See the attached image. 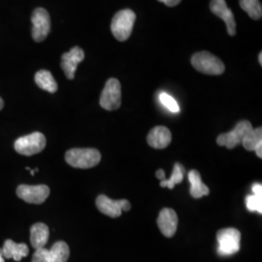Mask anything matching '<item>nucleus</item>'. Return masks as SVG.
<instances>
[{"label": "nucleus", "mask_w": 262, "mask_h": 262, "mask_svg": "<svg viewBox=\"0 0 262 262\" xmlns=\"http://www.w3.org/2000/svg\"><path fill=\"white\" fill-rule=\"evenodd\" d=\"M66 160L75 168H92L100 162L101 154L94 148H74L66 151Z\"/></svg>", "instance_id": "f257e3e1"}, {"label": "nucleus", "mask_w": 262, "mask_h": 262, "mask_svg": "<svg viewBox=\"0 0 262 262\" xmlns=\"http://www.w3.org/2000/svg\"><path fill=\"white\" fill-rule=\"evenodd\" d=\"M191 64L197 71L207 75H221L225 72L224 62L209 52H199L191 57Z\"/></svg>", "instance_id": "f03ea898"}, {"label": "nucleus", "mask_w": 262, "mask_h": 262, "mask_svg": "<svg viewBox=\"0 0 262 262\" xmlns=\"http://www.w3.org/2000/svg\"><path fill=\"white\" fill-rule=\"evenodd\" d=\"M135 19L136 15L132 10L124 9L118 12L111 23L113 35L119 41L127 40L130 37Z\"/></svg>", "instance_id": "7ed1b4c3"}, {"label": "nucleus", "mask_w": 262, "mask_h": 262, "mask_svg": "<svg viewBox=\"0 0 262 262\" xmlns=\"http://www.w3.org/2000/svg\"><path fill=\"white\" fill-rule=\"evenodd\" d=\"M46 137L41 132H33L26 136L19 137L15 141L14 148L23 156L30 157L41 152L46 147Z\"/></svg>", "instance_id": "20e7f679"}, {"label": "nucleus", "mask_w": 262, "mask_h": 262, "mask_svg": "<svg viewBox=\"0 0 262 262\" xmlns=\"http://www.w3.org/2000/svg\"><path fill=\"white\" fill-rule=\"evenodd\" d=\"M216 239L219 243L217 252L223 255H232L238 253L240 250L241 233L236 228H225L221 229L216 233Z\"/></svg>", "instance_id": "39448f33"}, {"label": "nucleus", "mask_w": 262, "mask_h": 262, "mask_svg": "<svg viewBox=\"0 0 262 262\" xmlns=\"http://www.w3.org/2000/svg\"><path fill=\"white\" fill-rule=\"evenodd\" d=\"M122 88L119 80L111 78L104 86L100 96V106L107 111H114L121 107Z\"/></svg>", "instance_id": "423d86ee"}, {"label": "nucleus", "mask_w": 262, "mask_h": 262, "mask_svg": "<svg viewBox=\"0 0 262 262\" xmlns=\"http://www.w3.org/2000/svg\"><path fill=\"white\" fill-rule=\"evenodd\" d=\"M253 129V125L249 121H241L236 124L232 130L219 135L216 143L219 146H225L227 149H233L241 144L244 137Z\"/></svg>", "instance_id": "0eeeda50"}, {"label": "nucleus", "mask_w": 262, "mask_h": 262, "mask_svg": "<svg viewBox=\"0 0 262 262\" xmlns=\"http://www.w3.org/2000/svg\"><path fill=\"white\" fill-rule=\"evenodd\" d=\"M31 23L33 40L36 42L44 41L51 30V18L47 10L44 8L34 10L31 16Z\"/></svg>", "instance_id": "6e6552de"}, {"label": "nucleus", "mask_w": 262, "mask_h": 262, "mask_svg": "<svg viewBox=\"0 0 262 262\" xmlns=\"http://www.w3.org/2000/svg\"><path fill=\"white\" fill-rule=\"evenodd\" d=\"M95 204L97 209L104 215L118 217L122 215V211H129L131 209L130 202L126 199L114 200L104 194H101L96 198Z\"/></svg>", "instance_id": "1a4fd4ad"}, {"label": "nucleus", "mask_w": 262, "mask_h": 262, "mask_svg": "<svg viewBox=\"0 0 262 262\" xmlns=\"http://www.w3.org/2000/svg\"><path fill=\"white\" fill-rule=\"evenodd\" d=\"M17 195L30 204H42L50 195V188L45 185H19L17 188Z\"/></svg>", "instance_id": "9d476101"}, {"label": "nucleus", "mask_w": 262, "mask_h": 262, "mask_svg": "<svg viewBox=\"0 0 262 262\" xmlns=\"http://www.w3.org/2000/svg\"><path fill=\"white\" fill-rule=\"evenodd\" d=\"M84 52L78 46L72 48L69 52L64 53L61 56V68L67 79L73 80L75 77L77 66L84 60Z\"/></svg>", "instance_id": "9b49d317"}, {"label": "nucleus", "mask_w": 262, "mask_h": 262, "mask_svg": "<svg viewBox=\"0 0 262 262\" xmlns=\"http://www.w3.org/2000/svg\"><path fill=\"white\" fill-rule=\"evenodd\" d=\"M210 10L216 17L225 21L228 34L234 36L236 34V21L233 13L227 7L225 0H211Z\"/></svg>", "instance_id": "f8f14e48"}, {"label": "nucleus", "mask_w": 262, "mask_h": 262, "mask_svg": "<svg viewBox=\"0 0 262 262\" xmlns=\"http://www.w3.org/2000/svg\"><path fill=\"white\" fill-rule=\"evenodd\" d=\"M158 226L165 237H173L178 227V215L172 209L164 208L160 211L158 217Z\"/></svg>", "instance_id": "ddd939ff"}, {"label": "nucleus", "mask_w": 262, "mask_h": 262, "mask_svg": "<svg viewBox=\"0 0 262 262\" xmlns=\"http://www.w3.org/2000/svg\"><path fill=\"white\" fill-rule=\"evenodd\" d=\"M172 141V134L165 126H156L149 132L147 142L154 149H165Z\"/></svg>", "instance_id": "4468645a"}, {"label": "nucleus", "mask_w": 262, "mask_h": 262, "mask_svg": "<svg viewBox=\"0 0 262 262\" xmlns=\"http://www.w3.org/2000/svg\"><path fill=\"white\" fill-rule=\"evenodd\" d=\"M1 252L4 258H13L16 261H20L24 257L28 256L29 253V249L28 245L26 244H18L14 242L13 240H6L1 249Z\"/></svg>", "instance_id": "2eb2a0df"}, {"label": "nucleus", "mask_w": 262, "mask_h": 262, "mask_svg": "<svg viewBox=\"0 0 262 262\" xmlns=\"http://www.w3.org/2000/svg\"><path fill=\"white\" fill-rule=\"evenodd\" d=\"M50 231L49 227L43 223H37L30 228V242L31 246L35 249H42L46 246L49 240Z\"/></svg>", "instance_id": "dca6fc26"}, {"label": "nucleus", "mask_w": 262, "mask_h": 262, "mask_svg": "<svg viewBox=\"0 0 262 262\" xmlns=\"http://www.w3.org/2000/svg\"><path fill=\"white\" fill-rule=\"evenodd\" d=\"M188 181L190 183V195L193 198H201V197L209 195L210 189L206 185L202 182L201 176L197 170H190L188 172Z\"/></svg>", "instance_id": "f3484780"}, {"label": "nucleus", "mask_w": 262, "mask_h": 262, "mask_svg": "<svg viewBox=\"0 0 262 262\" xmlns=\"http://www.w3.org/2000/svg\"><path fill=\"white\" fill-rule=\"evenodd\" d=\"M244 148L247 150H254L256 156L262 158V128L257 127L253 128L249 132L242 141Z\"/></svg>", "instance_id": "a211bd4d"}, {"label": "nucleus", "mask_w": 262, "mask_h": 262, "mask_svg": "<svg viewBox=\"0 0 262 262\" xmlns=\"http://www.w3.org/2000/svg\"><path fill=\"white\" fill-rule=\"evenodd\" d=\"M34 80L40 89L46 91L48 93L55 94L58 89L55 78L48 70H39L35 74Z\"/></svg>", "instance_id": "6ab92c4d"}, {"label": "nucleus", "mask_w": 262, "mask_h": 262, "mask_svg": "<svg viewBox=\"0 0 262 262\" xmlns=\"http://www.w3.org/2000/svg\"><path fill=\"white\" fill-rule=\"evenodd\" d=\"M70 255L68 245L63 241H58L49 250L50 262H67Z\"/></svg>", "instance_id": "aec40b11"}, {"label": "nucleus", "mask_w": 262, "mask_h": 262, "mask_svg": "<svg viewBox=\"0 0 262 262\" xmlns=\"http://www.w3.org/2000/svg\"><path fill=\"white\" fill-rule=\"evenodd\" d=\"M241 8L253 19H260L262 17L261 3L259 0H239Z\"/></svg>", "instance_id": "412c9836"}, {"label": "nucleus", "mask_w": 262, "mask_h": 262, "mask_svg": "<svg viewBox=\"0 0 262 262\" xmlns=\"http://www.w3.org/2000/svg\"><path fill=\"white\" fill-rule=\"evenodd\" d=\"M184 174H185V168L182 164L180 163H175L174 168H173V173L171 177L168 180L164 179L160 182V187H168L170 189H173L174 187L178 184H181L184 180Z\"/></svg>", "instance_id": "4be33fe9"}, {"label": "nucleus", "mask_w": 262, "mask_h": 262, "mask_svg": "<svg viewBox=\"0 0 262 262\" xmlns=\"http://www.w3.org/2000/svg\"><path fill=\"white\" fill-rule=\"evenodd\" d=\"M159 101L161 104L167 108L170 112L179 113L180 112V107L177 101L168 94L166 93H161L159 94Z\"/></svg>", "instance_id": "5701e85b"}, {"label": "nucleus", "mask_w": 262, "mask_h": 262, "mask_svg": "<svg viewBox=\"0 0 262 262\" xmlns=\"http://www.w3.org/2000/svg\"><path fill=\"white\" fill-rule=\"evenodd\" d=\"M246 205L250 212L262 213V196L257 195H249L246 199Z\"/></svg>", "instance_id": "b1692460"}, {"label": "nucleus", "mask_w": 262, "mask_h": 262, "mask_svg": "<svg viewBox=\"0 0 262 262\" xmlns=\"http://www.w3.org/2000/svg\"><path fill=\"white\" fill-rule=\"evenodd\" d=\"M31 262H50L49 260V250L42 248L38 249L33 253Z\"/></svg>", "instance_id": "393cba45"}, {"label": "nucleus", "mask_w": 262, "mask_h": 262, "mask_svg": "<svg viewBox=\"0 0 262 262\" xmlns=\"http://www.w3.org/2000/svg\"><path fill=\"white\" fill-rule=\"evenodd\" d=\"M253 192L254 195L262 196V186L261 184H254L253 186Z\"/></svg>", "instance_id": "a878e982"}, {"label": "nucleus", "mask_w": 262, "mask_h": 262, "mask_svg": "<svg viewBox=\"0 0 262 262\" xmlns=\"http://www.w3.org/2000/svg\"><path fill=\"white\" fill-rule=\"evenodd\" d=\"M159 2L164 3L168 7H174V6L178 5L182 0H159Z\"/></svg>", "instance_id": "bb28decb"}, {"label": "nucleus", "mask_w": 262, "mask_h": 262, "mask_svg": "<svg viewBox=\"0 0 262 262\" xmlns=\"http://www.w3.org/2000/svg\"><path fill=\"white\" fill-rule=\"evenodd\" d=\"M156 176H157V178L162 181V180L165 179V172H164L162 169H159V170L157 171V173H156Z\"/></svg>", "instance_id": "cd10ccee"}, {"label": "nucleus", "mask_w": 262, "mask_h": 262, "mask_svg": "<svg viewBox=\"0 0 262 262\" xmlns=\"http://www.w3.org/2000/svg\"><path fill=\"white\" fill-rule=\"evenodd\" d=\"M3 107H4V101H3V99L0 97V111L3 109Z\"/></svg>", "instance_id": "c85d7f7f"}, {"label": "nucleus", "mask_w": 262, "mask_h": 262, "mask_svg": "<svg viewBox=\"0 0 262 262\" xmlns=\"http://www.w3.org/2000/svg\"><path fill=\"white\" fill-rule=\"evenodd\" d=\"M0 262H5L4 257H3V254H2V252H1V249H0Z\"/></svg>", "instance_id": "c756f323"}, {"label": "nucleus", "mask_w": 262, "mask_h": 262, "mask_svg": "<svg viewBox=\"0 0 262 262\" xmlns=\"http://www.w3.org/2000/svg\"><path fill=\"white\" fill-rule=\"evenodd\" d=\"M258 60H259V64L262 66V53H259L258 55Z\"/></svg>", "instance_id": "7c9ffc66"}]
</instances>
